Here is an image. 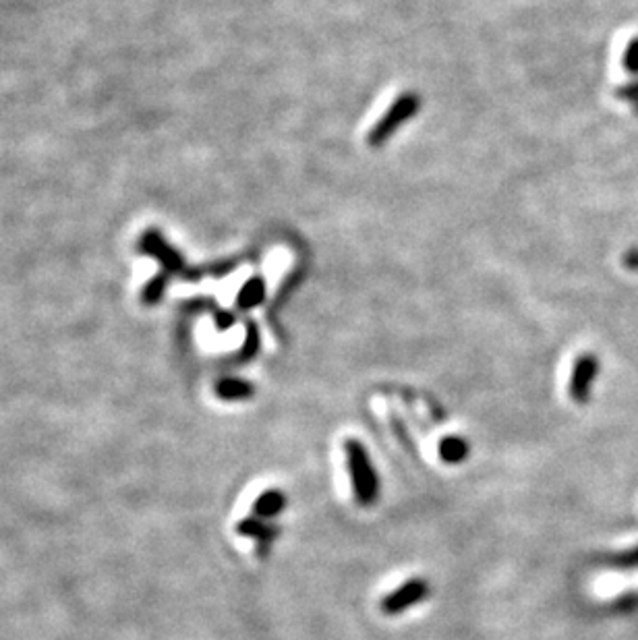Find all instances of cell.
Returning <instances> with one entry per match:
<instances>
[{"mask_svg":"<svg viewBox=\"0 0 638 640\" xmlns=\"http://www.w3.org/2000/svg\"><path fill=\"white\" fill-rule=\"evenodd\" d=\"M346 469L351 477V487L355 493V502L363 508H369L380 498V477L373 467V462L359 440L344 442Z\"/></svg>","mask_w":638,"mask_h":640,"instance_id":"1","label":"cell"},{"mask_svg":"<svg viewBox=\"0 0 638 640\" xmlns=\"http://www.w3.org/2000/svg\"><path fill=\"white\" fill-rule=\"evenodd\" d=\"M419 108H421V100L417 94L406 92V94L398 96L396 102L386 110L382 119L377 121L373 125V129L369 131V135H367L369 145H375L377 148V145L386 143L402 125H406L413 119V116L419 112Z\"/></svg>","mask_w":638,"mask_h":640,"instance_id":"2","label":"cell"},{"mask_svg":"<svg viewBox=\"0 0 638 640\" xmlns=\"http://www.w3.org/2000/svg\"><path fill=\"white\" fill-rule=\"evenodd\" d=\"M429 583L425 578H411L396 587L392 593H388L380 607L386 616H400L404 612H409L411 607L423 603L429 597Z\"/></svg>","mask_w":638,"mask_h":640,"instance_id":"3","label":"cell"},{"mask_svg":"<svg viewBox=\"0 0 638 640\" xmlns=\"http://www.w3.org/2000/svg\"><path fill=\"white\" fill-rule=\"evenodd\" d=\"M599 373V359L591 353L580 355L574 361L570 384H568V394L576 404H587L591 400V392Z\"/></svg>","mask_w":638,"mask_h":640,"instance_id":"4","label":"cell"},{"mask_svg":"<svg viewBox=\"0 0 638 640\" xmlns=\"http://www.w3.org/2000/svg\"><path fill=\"white\" fill-rule=\"evenodd\" d=\"M288 504L286 493L282 489H266L261 496L253 502V516L257 518H276L284 512Z\"/></svg>","mask_w":638,"mask_h":640,"instance_id":"5","label":"cell"},{"mask_svg":"<svg viewBox=\"0 0 638 640\" xmlns=\"http://www.w3.org/2000/svg\"><path fill=\"white\" fill-rule=\"evenodd\" d=\"M471 454V446L469 442L460 438V435H448L440 442V458L446 464H460L469 458Z\"/></svg>","mask_w":638,"mask_h":640,"instance_id":"6","label":"cell"},{"mask_svg":"<svg viewBox=\"0 0 638 640\" xmlns=\"http://www.w3.org/2000/svg\"><path fill=\"white\" fill-rule=\"evenodd\" d=\"M216 394L222 400H249L253 396V386L239 377H226L216 386Z\"/></svg>","mask_w":638,"mask_h":640,"instance_id":"7","label":"cell"},{"mask_svg":"<svg viewBox=\"0 0 638 640\" xmlns=\"http://www.w3.org/2000/svg\"><path fill=\"white\" fill-rule=\"evenodd\" d=\"M264 299H266V282L261 276H255L241 288L237 303L241 309H253Z\"/></svg>","mask_w":638,"mask_h":640,"instance_id":"8","label":"cell"},{"mask_svg":"<svg viewBox=\"0 0 638 640\" xmlns=\"http://www.w3.org/2000/svg\"><path fill=\"white\" fill-rule=\"evenodd\" d=\"M237 533L247 535V537H253V539H257V541H272V539L278 535V529L266 525L264 520L253 516V518H247V520L241 522V525L237 527Z\"/></svg>","mask_w":638,"mask_h":640,"instance_id":"9","label":"cell"},{"mask_svg":"<svg viewBox=\"0 0 638 640\" xmlns=\"http://www.w3.org/2000/svg\"><path fill=\"white\" fill-rule=\"evenodd\" d=\"M622 63H624L626 73L638 75V36L628 42V46L624 50V56H622Z\"/></svg>","mask_w":638,"mask_h":640,"instance_id":"10","label":"cell"},{"mask_svg":"<svg viewBox=\"0 0 638 640\" xmlns=\"http://www.w3.org/2000/svg\"><path fill=\"white\" fill-rule=\"evenodd\" d=\"M614 566L620 568V570H634V568H638V545L632 547V549H628V551H624V554L616 556V558H614Z\"/></svg>","mask_w":638,"mask_h":640,"instance_id":"11","label":"cell"},{"mask_svg":"<svg viewBox=\"0 0 638 640\" xmlns=\"http://www.w3.org/2000/svg\"><path fill=\"white\" fill-rule=\"evenodd\" d=\"M257 344H259V336H257V328L249 326V334H247V348L243 353V359H249L253 355H257Z\"/></svg>","mask_w":638,"mask_h":640,"instance_id":"12","label":"cell"},{"mask_svg":"<svg viewBox=\"0 0 638 640\" xmlns=\"http://www.w3.org/2000/svg\"><path fill=\"white\" fill-rule=\"evenodd\" d=\"M618 96H620L622 100H626V102H634V104H638V81H632V83H628V85L620 87V90H618Z\"/></svg>","mask_w":638,"mask_h":640,"instance_id":"13","label":"cell"},{"mask_svg":"<svg viewBox=\"0 0 638 640\" xmlns=\"http://www.w3.org/2000/svg\"><path fill=\"white\" fill-rule=\"evenodd\" d=\"M624 266L632 272H638V247L630 249L626 255H624Z\"/></svg>","mask_w":638,"mask_h":640,"instance_id":"14","label":"cell"}]
</instances>
